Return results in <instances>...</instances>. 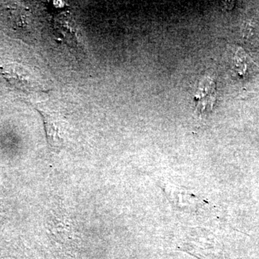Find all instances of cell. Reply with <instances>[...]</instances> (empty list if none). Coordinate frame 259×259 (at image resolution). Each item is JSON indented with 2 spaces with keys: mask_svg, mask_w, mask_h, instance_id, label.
Masks as SVG:
<instances>
[{
  "mask_svg": "<svg viewBox=\"0 0 259 259\" xmlns=\"http://www.w3.org/2000/svg\"><path fill=\"white\" fill-rule=\"evenodd\" d=\"M216 97L215 83L210 78L204 77L199 82L194 97L197 110L201 113L212 111L215 104Z\"/></svg>",
  "mask_w": 259,
  "mask_h": 259,
  "instance_id": "2",
  "label": "cell"
},
{
  "mask_svg": "<svg viewBox=\"0 0 259 259\" xmlns=\"http://www.w3.org/2000/svg\"><path fill=\"white\" fill-rule=\"evenodd\" d=\"M0 76L10 88L25 93H47L40 80L27 68L18 64L0 66Z\"/></svg>",
  "mask_w": 259,
  "mask_h": 259,
  "instance_id": "1",
  "label": "cell"
}]
</instances>
